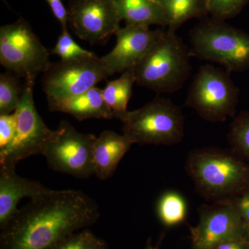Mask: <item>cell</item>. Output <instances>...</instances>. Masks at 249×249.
<instances>
[{
	"mask_svg": "<svg viewBox=\"0 0 249 249\" xmlns=\"http://www.w3.org/2000/svg\"><path fill=\"white\" fill-rule=\"evenodd\" d=\"M99 217L96 201L83 191L52 190L18 210L1 230L0 249H49Z\"/></svg>",
	"mask_w": 249,
	"mask_h": 249,
	"instance_id": "6da1fadb",
	"label": "cell"
},
{
	"mask_svg": "<svg viewBox=\"0 0 249 249\" xmlns=\"http://www.w3.org/2000/svg\"><path fill=\"white\" fill-rule=\"evenodd\" d=\"M186 169L196 191L212 202L229 200L249 191V165L232 150L196 149L188 155Z\"/></svg>",
	"mask_w": 249,
	"mask_h": 249,
	"instance_id": "7a4b0ae2",
	"label": "cell"
},
{
	"mask_svg": "<svg viewBox=\"0 0 249 249\" xmlns=\"http://www.w3.org/2000/svg\"><path fill=\"white\" fill-rule=\"evenodd\" d=\"M191 57L189 48L176 33L165 31L134 67L136 83L157 93L175 92L189 76Z\"/></svg>",
	"mask_w": 249,
	"mask_h": 249,
	"instance_id": "3957f363",
	"label": "cell"
},
{
	"mask_svg": "<svg viewBox=\"0 0 249 249\" xmlns=\"http://www.w3.org/2000/svg\"><path fill=\"white\" fill-rule=\"evenodd\" d=\"M191 56L217 63L227 71L249 69V34L213 19L196 26L190 34Z\"/></svg>",
	"mask_w": 249,
	"mask_h": 249,
	"instance_id": "277c9868",
	"label": "cell"
},
{
	"mask_svg": "<svg viewBox=\"0 0 249 249\" xmlns=\"http://www.w3.org/2000/svg\"><path fill=\"white\" fill-rule=\"evenodd\" d=\"M123 132L133 144L171 145L184 137L181 109L166 98L157 97L139 109L129 111Z\"/></svg>",
	"mask_w": 249,
	"mask_h": 249,
	"instance_id": "5b68a950",
	"label": "cell"
},
{
	"mask_svg": "<svg viewBox=\"0 0 249 249\" xmlns=\"http://www.w3.org/2000/svg\"><path fill=\"white\" fill-rule=\"evenodd\" d=\"M224 68L203 65L192 82L186 106L209 122L235 117L239 89Z\"/></svg>",
	"mask_w": 249,
	"mask_h": 249,
	"instance_id": "8992f818",
	"label": "cell"
},
{
	"mask_svg": "<svg viewBox=\"0 0 249 249\" xmlns=\"http://www.w3.org/2000/svg\"><path fill=\"white\" fill-rule=\"evenodd\" d=\"M0 63L11 73L33 83L52 64L48 50L22 19L0 28Z\"/></svg>",
	"mask_w": 249,
	"mask_h": 249,
	"instance_id": "52a82bcc",
	"label": "cell"
},
{
	"mask_svg": "<svg viewBox=\"0 0 249 249\" xmlns=\"http://www.w3.org/2000/svg\"><path fill=\"white\" fill-rule=\"evenodd\" d=\"M109 76L96 55L51 64L42 78L49 110L86 92Z\"/></svg>",
	"mask_w": 249,
	"mask_h": 249,
	"instance_id": "ba28073f",
	"label": "cell"
},
{
	"mask_svg": "<svg viewBox=\"0 0 249 249\" xmlns=\"http://www.w3.org/2000/svg\"><path fill=\"white\" fill-rule=\"evenodd\" d=\"M96 137L83 134L66 121L53 130L42 155L52 170L74 178L94 175L93 152Z\"/></svg>",
	"mask_w": 249,
	"mask_h": 249,
	"instance_id": "9c48e42d",
	"label": "cell"
},
{
	"mask_svg": "<svg viewBox=\"0 0 249 249\" xmlns=\"http://www.w3.org/2000/svg\"><path fill=\"white\" fill-rule=\"evenodd\" d=\"M35 83L25 82L20 102L15 112L18 124L11 143L0 150V165L16 168L19 162L42 155L53 130L49 129L36 109L34 99Z\"/></svg>",
	"mask_w": 249,
	"mask_h": 249,
	"instance_id": "30bf717a",
	"label": "cell"
},
{
	"mask_svg": "<svg viewBox=\"0 0 249 249\" xmlns=\"http://www.w3.org/2000/svg\"><path fill=\"white\" fill-rule=\"evenodd\" d=\"M199 215L197 225L190 227L191 249H213L224 241L247 237L245 223L230 201L202 206Z\"/></svg>",
	"mask_w": 249,
	"mask_h": 249,
	"instance_id": "8fae6325",
	"label": "cell"
},
{
	"mask_svg": "<svg viewBox=\"0 0 249 249\" xmlns=\"http://www.w3.org/2000/svg\"><path fill=\"white\" fill-rule=\"evenodd\" d=\"M67 11L72 31L91 44L116 35L121 28L114 0H71Z\"/></svg>",
	"mask_w": 249,
	"mask_h": 249,
	"instance_id": "7c38bea8",
	"label": "cell"
},
{
	"mask_svg": "<svg viewBox=\"0 0 249 249\" xmlns=\"http://www.w3.org/2000/svg\"><path fill=\"white\" fill-rule=\"evenodd\" d=\"M162 29L125 25L116 32V44L101 58L109 76L134 68L163 36Z\"/></svg>",
	"mask_w": 249,
	"mask_h": 249,
	"instance_id": "4fadbf2b",
	"label": "cell"
},
{
	"mask_svg": "<svg viewBox=\"0 0 249 249\" xmlns=\"http://www.w3.org/2000/svg\"><path fill=\"white\" fill-rule=\"evenodd\" d=\"M52 191L38 181L19 176L16 168L0 165V229L17 213L18 205L23 198L36 199Z\"/></svg>",
	"mask_w": 249,
	"mask_h": 249,
	"instance_id": "5bb4252c",
	"label": "cell"
},
{
	"mask_svg": "<svg viewBox=\"0 0 249 249\" xmlns=\"http://www.w3.org/2000/svg\"><path fill=\"white\" fill-rule=\"evenodd\" d=\"M133 145L125 135L103 131L93 145L94 175L101 180L112 176L123 157Z\"/></svg>",
	"mask_w": 249,
	"mask_h": 249,
	"instance_id": "9a60e30c",
	"label": "cell"
},
{
	"mask_svg": "<svg viewBox=\"0 0 249 249\" xmlns=\"http://www.w3.org/2000/svg\"><path fill=\"white\" fill-rule=\"evenodd\" d=\"M51 111L66 113L79 121L91 119L110 120L114 118L103 98V89L96 87L70 101L60 103Z\"/></svg>",
	"mask_w": 249,
	"mask_h": 249,
	"instance_id": "2e32d148",
	"label": "cell"
},
{
	"mask_svg": "<svg viewBox=\"0 0 249 249\" xmlns=\"http://www.w3.org/2000/svg\"><path fill=\"white\" fill-rule=\"evenodd\" d=\"M114 2L126 25L168 28L164 11L157 0H114Z\"/></svg>",
	"mask_w": 249,
	"mask_h": 249,
	"instance_id": "e0dca14e",
	"label": "cell"
},
{
	"mask_svg": "<svg viewBox=\"0 0 249 249\" xmlns=\"http://www.w3.org/2000/svg\"><path fill=\"white\" fill-rule=\"evenodd\" d=\"M136 83L133 68L122 73L119 78L108 82L103 89V98L112 111L114 118L122 122L128 112L127 105Z\"/></svg>",
	"mask_w": 249,
	"mask_h": 249,
	"instance_id": "ac0fdd59",
	"label": "cell"
},
{
	"mask_svg": "<svg viewBox=\"0 0 249 249\" xmlns=\"http://www.w3.org/2000/svg\"><path fill=\"white\" fill-rule=\"evenodd\" d=\"M168 21V31L176 33L178 28L193 18L209 14L207 0H157Z\"/></svg>",
	"mask_w": 249,
	"mask_h": 249,
	"instance_id": "d6986e66",
	"label": "cell"
},
{
	"mask_svg": "<svg viewBox=\"0 0 249 249\" xmlns=\"http://www.w3.org/2000/svg\"><path fill=\"white\" fill-rule=\"evenodd\" d=\"M157 212L163 225L175 227L186 220L188 205L181 194L175 191H168L159 199Z\"/></svg>",
	"mask_w": 249,
	"mask_h": 249,
	"instance_id": "ffe728a7",
	"label": "cell"
},
{
	"mask_svg": "<svg viewBox=\"0 0 249 249\" xmlns=\"http://www.w3.org/2000/svg\"><path fill=\"white\" fill-rule=\"evenodd\" d=\"M19 77L11 73L0 75V115L11 114L16 111L23 93Z\"/></svg>",
	"mask_w": 249,
	"mask_h": 249,
	"instance_id": "44dd1931",
	"label": "cell"
},
{
	"mask_svg": "<svg viewBox=\"0 0 249 249\" xmlns=\"http://www.w3.org/2000/svg\"><path fill=\"white\" fill-rule=\"evenodd\" d=\"M231 150L241 158L249 160V112L244 111L234 117L229 135Z\"/></svg>",
	"mask_w": 249,
	"mask_h": 249,
	"instance_id": "7402d4cb",
	"label": "cell"
},
{
	"mask_svg": "<svg viewBox=\"0 0 249 249\" xmlns=\"http://www.w3.org/2000/svg\"><path fill=\"white\" fill-rule=\"evenodd\" d=\"M49 249H107L103 239L88 230L71 234Z\"/></svg>",
	"mask_w": 249,
	"mask_h": 249,
	"instance_id": "603a6c76",
	"label": "cell"
},
{
	"mask_svg": "<svg viewBox=\"0 0 249 249\" xmlns=\"http://www.w3.org/2000/svg\"><path fill=\"white\" fill-rule=\"evenodd\" d=\"M52 53L58 55L63 60L88 58L96 55L93 52L82 48L78 45L69 34L68 29L62 30L55 47L52 50Z\"/></svg>",
	"mask_w": 249,
	"mask_h": 249,
	"instance_id": "cb8c5ba5",
	"label": "cell"
},
{
	"mask_svg": "<svg viewBox=\"0 0 249 249\" xmlns=\"http://www.w3.org/2000/svg\"><path fill=\"white\" fill-rule=\"evenodd\" d=\"M249 0H207L209 14L213 19L225 20L240 14Z\"/></svg>",
	"mask_w": 249,
	"mask_h": 249,
	"instance_id": "d4e9b609",
	"label": "cell"
},
{
	"mask_svg": "<svg viewBox=\"0 0 249 249\" xmlns=\"http://www.w3.org/2000/svg\"><path fill=\"white\" fill-rule=\"evenodd\" d=\"M17 114L0 115V150H4L12 142L17 128Z\"/></svg>",
	"mask_w": 249,
	"mask_h": 249,
	"instance_id": "484cf974",
	"label": "cell"
},
{
	"mask_svg": "<svg viewBox=\"0 0 249 249\" xmlns=\"http://www.w3.org/2000/svg\"><path fill=\"white\" fill-rule=\"evenodd\" d=\"M238 211L246 227L249 228V191L229 199Z\"/></svg>",
	"mask_w": 249,
	"mask_h": 249,
	"instance_id": "4316f807",
	"label": "cell"
},
{
	"mask_svg": "<svg viewBox=\"0 0 249 249\" xmlns=\"http://www.w3.org/2000/svg\"><path fill=\"white\" fill-rule=\"evenodd\" d=\"M48 3L53 16L56 18L60 24L62 30H67L68 27V11L65 9L61 0H46Z\"/></svg>",
	"mask_w": 249,
	"mask_h": 249,
	"instance_id": "83f0119b",
	"label": "cell"
},
{
	"mask_svg": "<svg viewBox=\"0 0 249 249\" xmlns=\"http://www.w3.org/2000/svg\"><path fill=\"white\" fill-rule=\"evenodd\" d=\"M213 249H249V243L246 238L232 239L224 241Z\"/></svg>",
	"mask_w": 249,
	"mask_h": 249,
	"instance_id": "f1b7e54d",
	"label": "cell"
},
{
	"mask_svg": "<svg viewBox=\"0 0 249 249\" xmlns=\"http://www.w3.org/2000/svg\"><path fill=\"white\" fill-rule=\"evenodd\" d=\"M145 249H157V248H155V247H154L151 244V240L150 239H149L148 240H147L146 246H145Z\"/></svg>",
	"mask_w": 249,
	"mask_h": 249,
	"instance_id": "f546056e",
	"label": "cell"
},
{
	"mask_svg": "<svg viewBox=\"0 0 249 249\" xmlns=\"http://www.w3.org/2000/svg\"><path fill=\"white\" fill-rule=\"evenodd\" d=\"M247 228V239L249 243V228Z\"/></svg>",
	"mask_w": 249,
	"mask_h": 249,
	"instance_id": "4dcf8cb0",
	"label": "cell"
}]
</instances>
